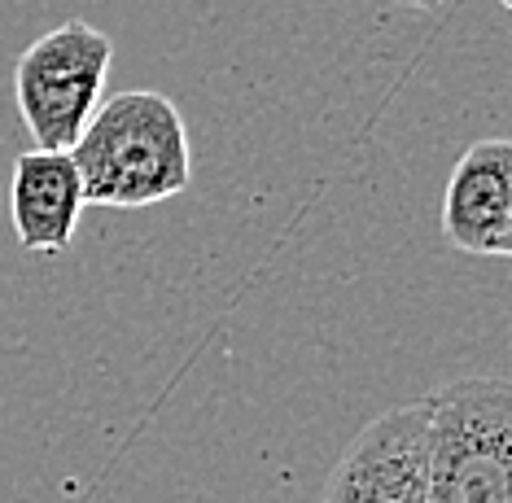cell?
<instances>
[{
	"label": "cell",
	"instance_id": "cell-4",
	"mask_svg": "<svg viewBox=\"0 0 512 503\" xmlns=\"http://www.w3.org/2000/svg\"><path fill=\"white\" fill-rule=\"evenodd\" d=\"M429 403L390 407L351 438L320 503H425Z\"/></svg>",
	"mask_w": 512,
	"mask_h": 503
},
{
	"label": "cell",
	"instance_id": "cell-3",
	"mask_svg": "<svg viewBox=\"0 0 512 503\" xmlns=\"http://www.w3.org/2000/svg\"><path fill=\"white\" fill-rule=\"evenodd\" d=\"M114 40L92 22H62L27 44L14 66V97L36 149H66L106 97Z\"/></svg>",
	"mask_w": 512,
	"mask_h": 503
},
{
	"label": "cell",
	"instance_id": "cell-5",
	"mask_svg": "<svg viewBox=\"0 0 512 503\" xmlns=\"http://www.w3.org/2000/svg\"><path fill=\"white\" fill-rule=\"evenodd\" d=\"M442 237L477 259L512 254V145L477 140L451 167L442 193Z\"/></svg>",
	"mask_w": 512,
	"mask_h": 503
},
{
	"label": "cell",
	"instance_id": "cell-6",
	"mask_svg": "<svg viewBox=\"0 0 512 503\" xmlns=\"http://www.w3.org/2000/svg\"><path fill=\"white\" fill-rule=\"evenodd\" d=\"M88 197L79 184L75 158L66 149H31L14 162L9 180V215L18 245L31 254H66L75 241Z\"/></svg>",
	"mask_w": 512,
	"mask_h": 503
},
{
	"label": "cell",
	"instance_id": "cell-7",
	"mask_svg": "<svg viewBox=\"0 0 512 503\" xmlns=\"http://www.w3.org/2000/svg\"><path fill=\"white\" fill-rule=\"evenodd\" d=\"M394 5H407V9H425V14H434V9L451 5V0H394Z\"/></svg>",
	"mask_w": 512,
	"mask_h": 503
},
{
	"label": "cell",
	"instance_id": "cell-1",
	"mask_svg": "<svg viewBox=\"0 0 512 503\" xmlns=\"http://www.w3.org/2000/svg\"><path fill=\"white\" fill-rule=\"evenodd\" d=\"M88 206H158L189 189L193 149L176 101L136 88L101 97L71 145Z\"/></svg>",
	"mask_w": 512,
	"mask_h": 503
},
{
	"label": "cell",
	"instance_id": "cell-2",
	"mask_svg": "<svg viewBox=\"0 0 512 503\" xmlns=\"http://www.w3.org/2000/svg\"><path fill=\"white\" fill-rule=\"evenodd\" d=\"M425 503H512V381L460 377L425 394Z\"/></svg>",
	"mask_w": 512,
	"mask_h": 503
}]
</instances>
